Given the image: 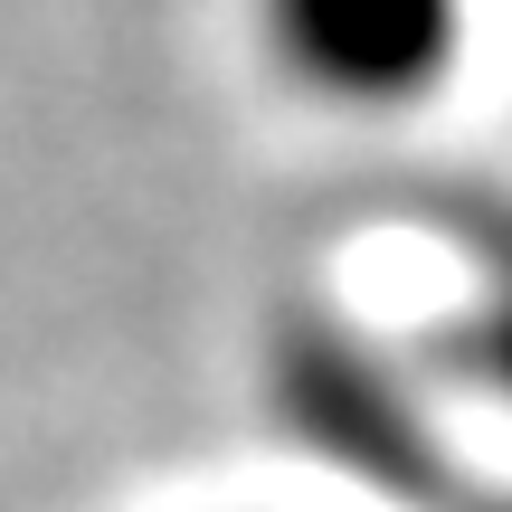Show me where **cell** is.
I'll return each instance as SVG.
<instances>
[{
    "label": "cell",
    "mask_w": 512,
    "mask_h": 512,
    "mask_svg": "<svg viewBox=\"0 0 512 512\" xmlns=\"http://www.w3.org/2000/svg\"><path fill=\"white\" fill-rule=\"evenodd\" d=\"M256 19L275 67L351 114L437 95L465 48V0H256Z\"/></svg>",
    "instance_id": "cell-1"
}]
</instances>
